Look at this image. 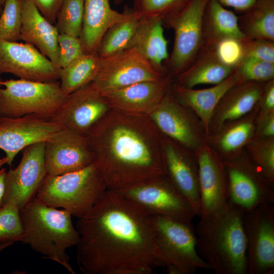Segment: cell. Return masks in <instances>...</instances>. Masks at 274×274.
<instances>
[{"instance_id": "obj_44", "label": "cell", "mask_w": 274, "mask_h": 274, "mask_svg": "<svg viewBox=\"0 0 274 274\" xmlns=\"http://www.w3.org/2000/svg\"><path fill=\"white\" fill-rule=\"evenodd\" d=\"M274 137V113L256 123L255 138Z\"/></svg>"}, {"instance_id": "obj_3", "label": "cell", "mask_w": 274, "mask_h": 274, "mask_svg": "<svg viewBox=\"0 0 274 274\" xmlns=\"http://www.w3.org/2000/svg\"><path fill=\"white\" fill-rule=\"evenodd\" d=\"M245 212L232 203L200 217L196 228L199 254L217 274H247Z\"/></svg>"}, {"instance_id": "obj_23", "label": "cell", "mask_w": 274, "mask_h": 274, "mask_svg": "<svg viewBox=\"0 0 274 274\" xmlns=\"http://www.w3.org/2000/svg\"><path fill=\"white\" fill-rule=\"evenodd\" d=\"M243 81L234 70L225 80L210 88H186L173 82L172 89L178 99L198 117L209 136L211 120L219 101L229 89Z\"/></svg>"}, {"instance_id": "obj_18", "label": "cell", "mask_w": 274, "mask_h": 274, "mask_svg": "<svg viewBox=\"0 0 274 274\" xmlns=\"http://www.w3.org/2000/svg\"><path fill=\"white\" fill-rule=\"evenodd\" d=\"M112 108L89 83L67 95L50 119L62 127L85 135Z\"/></svg>"}, {"instance_id": "obj_34", "label": "cell", "mask_w": 274, "mask_h": 274, "mask_svg": "<svg viewBox=\"0 0 274 274\" xmlns=\"http://www.w3.org/2000/svg\"><path fill=\"white\" fill-rule=\"evenodd\" d=\"M247 154L262 175L274 184V137L254 138L245 147Z\"/></svg>"}, {"instance_id": "obj_53", "label": "cell", "mask_w": 274, "mask_h": 274, "mask_svg": "<svg viewBox=\"0 0 274 274\" xmlns=\"http://www.w3.org/2000/svg\"><path fill=\"white\" fill-rule=\"evenodd\" d=\"M1 118H2V117L0 116V121H1Z\"/></svg>"}, {"instance_id": "obj_12", "label": "cell", "mask_w": 274, "mask_h": 274, "mask_svg": "<svg viewBox=\"0 0 274 274\" xmlns=\"http://www.w3.org/2000/svg\"><path fill=\"white\" fill-rule=\"evenodd\" d=\"M226 170L228 202L245 212L274 203L273 185L260 172L247 154L223 160Z\"/></svg>"}, {"instance_id": "obj_35", "label": "cell", "mask_w": 274, "mask_h": 274, "mask_svg": "<svg viewBox=\"0 0 274 274\" xmlns=\"http://www.w3.org/2000/svg\"><path fill=\"white\" fill-rule=\"evenodd\" d=\"M84 0H63L55 26L59 34L80 37L82 32Z\"/></svg>"}, {"instance_id": "obj_46", "label": "cell", "mask_w": 274, "mask_h": 274, "mask_svg": "<svg viewBox=\"0 0 274 274\" xmlns=\"http://www.w3.org/2000/svg\"><path fill=\"white\" fill-rule=\"evenodd\" d=\"M7 170L5 168H0V207L4 204L6 191V176Z\"/></svg>"}, {"instance_id": "obj_14", "label": "cell", "mask_w": 274, "mask_h": 274, "mask_svg": "<svg viewBox=\"0 0 274 274\" xmlns=\"http://www.w3.org/2000/svg\"><path fill=\"white\" fill-rule=\"evenodd\" d=\"M44 146L43 142L26 147L18 165L7 171L4 204L21 210L36 197L47 175Z\"/></svg>"}, {"instance_id": "obj_52", "label": "cell", "mask_w": 274, "mask_h": 274, "mask_svg": "<svg viewBox=\"0 0 274 274\" xmlns=\"http://www.w3.org/2000/svg\"><path fill=\"white\" fill-rule=\"evenodd\" d=\"M2 6L0 5V15L2 13L3 8H2Z\"/></svg>"}, {"instance_id": "obj_42", "label": "cell", "mask_w": 274, "mask_h": 274, "mask_svg": "<svg viewBox=\"0 0 274 274\" xmlns=\"http://www.w3.org/2000/svg\"><path fill=\"white\" fill-rule=\"evenodd\" d=\"M274 113V79L264 83L261 94L256 123Z\"/></svg>"}, {"instance_id": "obj_30", "label": "cell", "mask_w": 274, "mask_h": 274, "mask_svg": "<svg viewBox=\"0 0 274 274\" xmlns=\"http://www.w3.org/2000/svg\"><path fill=\"white\" fill-rule=\"evenodd\" d=\"M238 21L246 38L274 41V0H255Z\"/></svg>"}, {"instance_id": "obj_21", "label": "cell", "mask_w": 274, "mask_h": 274, "mask_svg": "<svg viewBox=\"0 0 274 274\" xmlns=\"http://www.w3.org/2000/svg\"><path fill=\"white\" fill-rule=\"evenodd\" d=\"M173 78L169 75L153 81L139 82L100 93L112 109L149 115L171 87Z\"/></svg>"}, {"instance_id": "obj_32", "label": "cell", "mask_w": 274, "mask_h": 274, "mask_svg": "<svg viewBox=\"0 0 274 274\" xmlns=\"http://www.w3.org/2000/svg\"><path fill=\"white\" fill-rule=\"evenodd\" d=\"M99 57L96 53L84 54L61 68L59 83L67 96L91 83L98 69Z\"/></svg>"}, {"instance_id": "obj_7", "label": "cell", "mask_w": 274, "mask_h": 274, "mask_svg": "<svg viewBox=\"0 0 274 274\" xmlns=\"http://www.w3.org/2000/svg\"><path fill=\"white\" fill-rule=\"evenodd\" d=\"M0 87V116L15 118L27 115L50 119L66 96L59 81L43 82L18 79L3 81Z\"/></svg>"}, {"instance_id": "obj_20", "label": "cell", "mask_w": 274, "mask_h": 274, "mask_svg": "<svg viewBox=\"0 0 274 274\" xmlns=\"http://www.w3.org/2000/svg\"><path fill=\"white\" fill-rule=\"evenodd\" d=\"M161 147L165 175L199 216L198 170L195 153L163 135Z\"/></svg>"}, {"instance_id": "obj_31", "label": "cell", "mask_w": 274, "mask_h": 274, "mask_svg": "<svg viewBox=\"0 0 274 274\" xmlns=\"http://www.w3.org/2000/svg\"><path fill=\"white\" fill-rule=\"evenodd\" d=\"M124 10V18L111 26L102 37L96 52L99 57H105L131 47L142 17L131 8L126 6Z\"/></svg>"}, {"instance_id": "obj_2", "label": "cell", "mask_w": 274, "mask_h": 274, "mask_svg": "<svg viewBox=\"0 0 274 274\" xmlns=\"http://www.w3.org/2000/svg\"><path fill=\"white\" fill-rule=\"evenodd\" d=\"M86 136L109 190L165 175L162 134L148 115L111 109Z\"/></svg>"}, {"instance_id": "obj_38", "label": "cell", "mask_w": 274, "mask_h": 274, "mask_svg": "<svg viewBox=\"0 0 274 274\" xmlns=\"http://www.w3.org/2000/svg\"><path fill=\"white\" fill-rule=\"evenodd\" d=\"M235 70L243 81L264 83L274 79V63L245 57Z\"/></svg>"}, {"instance_id": "obj_26", "label": "cell", "mask_w": 274, "mask_h": 274, "mask_svg": "<svg viewBox=\"0 0 274 274\" xmlns=\"http://www.w3.org/2000/svg\"><path fill=\"white\" fill-rule=\"evenodd\" d=\"M258 110V108L239 119L225 123L209 135L208 143L223 160L240 155L243 149L254 138Z\"/></svg>"}, {"instance_id": "obj_39", "label": "cell", "mask_w": 274, "mask_h": 274, "mask_svg": "<svg viewBox=\"0 0 274 274\" xmlns=\"http://www.w3.org/2000/svg\"><path fill=\"white\" fill-rule=\"evenodd\" d=\"M243 40L224 39L212 48L222 63L234 70L245 58Z\"/></svg>"}, {"instance_id": "obj_41", "label": "cell", "mask_w": 274, "mask_h": 274, "mask_svg": "<svg viewBox=\"0 0 274 274\" xmlns=\"http://www.w3.org/2000/svg\"><path fill=\"white\" fill-rule=\"evenodd\" d=\"M245 57L274 63V41L246 38L243 40Z\"/></svg>"}, {"instance_id": "obj_9", "label": "cell", "mask_w": 274, "mask_h": 274, "mask_svg": "<svg viewBox=\"0 0 274 274\" xmlns=\"http://www.w3.org/2000/svg\"><path fill=\"white\" fill-rule=\"evenodd\" d=\"M148 116L162 135L188 150L195 153L208 143V136L200 120L178 99L172 86Z\"/></svg>"}, {"instance_id": "obj_36", "label": "cell", "mask_w": 274, "mask_h": 274, "mask_svg": "<svg viewBox=\"0 0 274 274\" xmlns=\"http://www.w3.org/2000/svg\"><path fill=\"white\" fill-rule=\"evenodd\" d=\"M23 1L5 0L0 15V40H20Z\"/></svg>"}, {"instance_id": "obj_33", "label": "cell", "mask_w": 274, "mask_h": 274, "mask_svg": "<svg viewBox=\"0 0 274 274\" xmlns=\"http://www.w3.org/2000/svg\"><path fill=\"white\" fill-rule=\"evenodd\" d=\"M191 0H133L132 10L141 17L165 21L182 11Z\"/></svg>"}, {"instance_id": "obj_27", "label": "cell", "mask_w": 274, "mask_h": 274, "mask_svg": "<svg viewBox=\"0 0 274 274\" xmlns=\"http://www.w3.org/2000/svg\"><path fill=\"white\" fill-rule=\"evenodd\" d=\"M227 38H246L239 28L238 16L216 0H209L202 17V47H212Z\"/></svg>"}, {"instance_id": "obj_28", "label": "cell", "mask_w": 274, "mask_h": 274, "mask_svg": "<svg viewBox=\"0 0 274 274\" xmlns=\"http://www.w3.org/2000/svg\"><path fill=\"white\" fill-rule=\"evenodd\" d=\"M233 70L222 63L212 47H202L192 64L173 79L186 88L201 84H217L227 78Z\"/></svg>"}, {"instance_id": "obj_45", "label": "cell", "mask_w": 274, "mask_h": 274, "mask_svg": "<svg viewBox=\"0 0 274 274\" xmlns=\"http://www.w3.org/2000/svg\"><path fill=\"white\" fill-rule=\"evenodd\" d=\"M223 6L231 8L238 12L243 13L255 0H216Z\"/></svg>"}, {"instance_id": "obj_47", "label": "cell", "mask_w": 274, "mask_h": 274, "mask_svg": "<svg viewBox=\"0 0 274 274\" xmlns=\"http://www.w3.org/2000/svg\"><path fill=\"white\" fill-rule=\"evenodd\" d=\"M14 243L11 242L4 243L0 244V253L5 249L12 245Z\"/></svg>"}, {"instance_id": "obj_24", "label": "cell", "mask_w": 274, "mask_h": 274, "mask_svg": "<svg viewBox=\"0 0 274 274\" xmlns=\"http://www.w3.org/2000/svg\"><path fill=\"white\" fill-rule=\"evenodd\" d=\"M58 35L56 26L44 17L31 1H23L20 40L33 46L59 66Z\"/></svg>"}, {"instance_id": "obj_8", "label": "cell", "mask_w": 274, "mask_h": 274, "mask_svg": "<svg viewBox=\"0 0 274 274\" xmlns=\"http://www.w3.org/2000/svg\"><path fill=\"white\" fill-rule=\"evenodd\" d=\"M209 0H191L179 14L163 23L174 31L173 48L164 66L173 79L186 70L202 48V17Z\"/></svg>"}, {"instance_id": "obj_43", "label": "cell", "mask_w": 274, "mask_h": 274, "mask_svg": "<svg viewBox=\"0 0 274 274\" xmlns=\"http://www.w3.org/2000/svg\"><path fill=\"white\" fill-rule=\"evenodd\" d=\"M51 23L55 24L63 0H29Z\"/></svg>"}, {"instance_id": "obj_48", "label": "cell", "mask_w": 274, "mask_h": 274, "mask_svg": "<svg viewBox=\"0 0 274 274\" xmlns=\"http://www.w3.org/2000/svg\"><path fill=\"white\" fill-rule=\"evenodd\" d=\"M7 159L5 157H3L2 158H0V168H2V167L5 165V164H7Z\"/></svg>"}, {"instance_id": "obj_51", "label": "cell", "mask_w": 274, "mask_h": 274, "mask_svg": "<svg viewBox=\"0 0 274 274\" xmlns=\"http://www.w3.org/2000/svg\"><path fill=\"white\" fill-rule=\"evenodd\" d=\"M3 80L2 79V78H0V87H3L2 86V82H3Z\"/></svg>"}, {"instance_id": "obj_50", "label": "cell", "mask_w": 274, "mask_h": 274, "mask_svg": "<svg viewBox=\"0 0 274 274\" xmlns=\"http://www.w3.org/2000/svg\"><path fill=\"white\" fill-rule=\"evenodd\" d=\"M5 0H0V5L3 6Z\"/></svg>"}, {"instance_id": "obj_4", "label": "cell", "mask_w": 274, "mask_h": 274, "mask_svg": "<svg viewBox=\"0 0 274 274\" xmlns=\"http://www.w3.org/2000/svg\"><path fill=\"white\" fill-rule=\"evenodd\" d=\"M20 216L24 230L22 243L76 274L66 253L68 249L76 246L79 239L72 215L35 197L20 210Z\"/></svg>"}, {"instance_id": "obj_22", "label": "cell", "mask_w": 274, "mask_h": 274, "mask_svg": "<svg viewBox=\"0 0 274 274\" xmlns=\"http://www.w3.org/2000/svg\"><path fill=\"white\" fill-rule=\"evenodd\" d=\"M263 84L243 81L229 89L213 113L210 124V134L225 123L239 119L257 109Z\"/></svg>"}, {"instance_id": "obj_10", "label": "cell", "mask_w": 274, "mask_h": 274, "mask_svg": "<svg viewBox=\"0 0 274 274\" xmlns=\"http://www.w3.org/2000/svg\"><path fill=\"white\" fill-rule=\"evenodd\" d=\"M152 215L191 222L197 215L187 199L166 175L117 191Z\"/></svg>"}, {"instance_id": "obj_5", "label": "cell", "mask_w": 274, "mask_h": 274, "mask_svg": "<svg viewBox=\"0 0 274 274\" xmlns=\"http://www.w3.org/2000/svg\"><path fill=\"white\" fill-rule=\"evenodd\" d=\"M108 189L97 167L93 163L60 175H47L36 197L49 206L63 208L79 218L94 205Z\"/></svg>"}, {"instance_id": "obj_1", "label": "cell", "mask_w": 274, "mask_h": 274, "mask_svg": "<svg viewBox=\"0 0 274 274\" xmlns=\"http://www.w3.org/2000/svg\"><path fill=\"white\" fill-rule=\"evenodd\" d=\"M76 227V260L84 274H151L164 267L153 216L117 191L108 189Z\"/></svg>"}, {"instance_id": "obj_16", "label": "cell", "mask_w": 274, "mask_h": 274, "mask_svg": "<svg viewBox=\"0 0 274 274\" xmlns=\"http://www.w3.org/2000/svg\"><path fill=\"white\" fill-rule=\"evenodd\" d=\"M44 159L51 176L78 170L94 161L86 135L64 127L45 142Z\"/></svg>"}, {"instance_id": "obj_11", "label": "cell", "mask_w": 274, "mask_h": 274, "mask_svg": "<svg viewBox=\"0 0 274 274\" xmlns=\"http://www.w3.org/2000/svg\"><path fill=\"white\" fill-rule=\"evenodd\" d=\"M167 75L159 72L137 49L131 47L99 57L96 75L90 84L101 93Z\"/></svg>"}, {"instance_id": "obj_29", "label": "cell", "mask_w": 274, "mask_h": 274, "mask_svg": "<svg viewBox=\"0 0 274 274\" xmlns=\"http://www.w3.org/2000/svg\"><path fill=\"white\" fill-rule=\"evenodd\" d=\"M163 27L161 20L142 18L131 47L137 49L157 70L167 75L164 63L169 55Z\"/></svg>"}, {"instance_id": "obj_40", "label": "cell", "mask_w": 274, "mask_h": 274, "mask_svg": "<svg viewBox=\"0 0 274 274\" xmlns=\"http://www.w3.org/2000/svg\"><path fill=\"white\" fill-rule=\"evenodd\" d=\"M58 45V65L60 68L64 67L84 54L79 37L59 34Z\"/></svg>"}, {"instance_id": "obj_19", "label": "cell", "mask_w": 274, "mask_h": 274, "mask_svg": "<svg viewBox=\"0 0 274 274\" xmlns=\"http://www.w3.org/2000/svg\"><path fill=\"white\" fill-rule=\"evenodd\" d=\"M62 127L50 119L27 115L2 117L0 121V149L11 165L16 155L27 146L45 142Z\"/></svg>"}, {"instance_id": "obj_49", "label": "cell", "mask_w": 274, "mask_h": 274, "mask_svg": "<svg viewBox=\"0 0 274 274\" xmlns=\"http://www.w3.org/2000/svg\"><path fill=\"white\" fill-rule=\"evenodd\" d=\"M113 1L115 5H119L123 3V2L125 0H113Z\"/></svg>"}, {"instance_id": "obj_13", "label": "cell", "mask_w": 274, "mask_h": 274, "mask_svg": "<svg viewBox=\"0 0 274 274\" xmlns=\"http://www.w3.org/2000/svg\"><path fill=\"white\" fill-rule=\"evenodd\" d=\"M248 274L274 273V206L265 204L244 213Z\"/></svg>"}, {"instance_id": "obj_15", "label": "cell", "mask_w": 274, "mask_h": 274, "mask_svg": "<svg viewBox=\"0 0 274 274\" xmlns=\"http://www.w3.org/2000/svg\"><path fill=\"white\" fill-rule=\"evenodd\" d=\"M60 70L30 44L0 40V75L8 73L20 79L53 82L59 81Z\"/></svg>"}, {"instance_id": "obj_6", "label": "cell", "mask_w": 274, "mask_h": 274, "mask_svg": "<svg viewBox=\"0 0 274 274\" xmlns=\"http://www.w3.org/2000/svg\"><path fill=\"white\" fill-rule=\"evenodd\" d=\"M152 216L156 245L169 273L193 274L198 269H211L199 254L191 222Z\"/></svg>"}, {"instance_id": "obj_37", "label": "cell", "mask_w": 274, "mask_h": 274, "mask_svg": "<svg viewBox=\"0 0 274 274\" xmlns=\"http://www.w3.org/2000/svg\"><path fill=\"white\" fill-rule=\"evenodd\" d=\"M24 230L20 210L11 203L0 207V244L22 242Z\"/></svg>"}, {"instance_id": "obj_17", "label": "cell", "mask_w": 274, "mask_h": 274, "mask_svg": "<svg viewBox=\"0 0 274 274\" xmlns=\"http://www.w3.org/2000/svg\"><path fill=\"white\" fill-rule=\"evenodd\" d=\"M199 180L200 217L211 215L228 202V183L223 159L208 143L195 153Z\"/></svg>"}, {"instance_id": "obj_25", "label": "cell", "mask_w": 274, "mask_h": 274, "mask_svg": "<svg viewBox=\"0 0 274 274\" xmlns=\"http://www.w3.org/2000/svg\"><path fill=\"white\" fill-rule=\"evenodd\" d=\"M113 10L110 0H84L82 30L79 37L84 54L96 53L98 46L108 29L125 16Z\"/></svg>"}]
</instances>
